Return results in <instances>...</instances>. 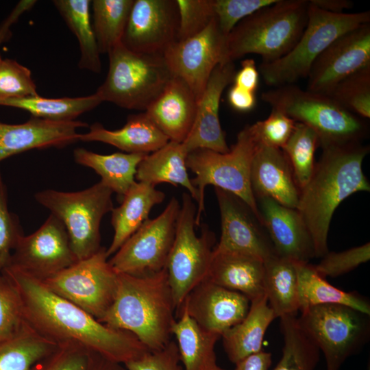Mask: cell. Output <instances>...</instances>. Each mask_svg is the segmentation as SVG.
I'll return each mask as SVG.
<instances>
[{"label":"cell","instance_id":"6da1fadb","mask_svg":"<svg viewBox=\"0 0 370 370\" xmlns=\"http://www.w3.org/2000/svg\"><path fill=\"white\" fill-rule=\"evenodd\" d=\"M2 274L17 292L27 323L58 345L75 344L122 364L150 351L132 333L99 322L42 282L10 266Z\"/></svg>","mask_w":370,"mask_h":370},{"label":"cell","instance_id":"7a4b0ae2","mask_svg":"<svg viewBox=\"0 0 370 370\" xmlns=\"http://www.w3.org/2000/svg\"><path fill=\"white\" fill-rule=\"evenodd\" d=\"M358 142L322 147L310 179L300 190L296 210L310 234L315 258L329 251L328 236L332 215L339 204L354 193L369 191L362 171L369 153Z\"/></svg>","mask_w":370,"mask_h":370},{"label":"cell","instance_id":"3957f363","mask_svg":"<svg viewBox=\"0 0 370 370\" xmlns=\"http://www.w3.org/2000/svg\"><path fill=\"white\" fill-rule=\"evenodd\" d=\"M175 306L166 268L151 274L118 273L114 302L99 322L134 334L149 350L171 341Z\"/></svg>","mask_w":370,"mask_h":370},{"label":"cell","instance_id":"277c9868","mask_svg":"<svg viewBox=\"0 0 370 370\" xmlns=\"http://www.w3.org/2000/svg\"><path fill=\"white\" fill-rule=\"evenodd\" d=\"M308 0H277L240 21L227 38V58L234 62L247 54L273 62L289 52L308 22Z\"/></svg>","mask_w":370,"mask_h":370},{"label":"cell","instance_id":"5b68a950","mask_svg":"<svg viewBox=\"0 0 370 370\" xmlns=\"http://www.w3.org/2000/svg\"><path fill=\"white\" fill-rule=\"evenodd\" d=\"M258 146L249 125L237 135L236 143L225 153L197 149L188 153L186 166L195 176L192 184L197 189L196 225H199L204 212V194L207 186L213 185L243 200L262 223L256 199L250 182L252 160Z\"/></svg>","mask_w":370,"mask_h":370},{"label":"cell","instance_id":"8992f818","mask_svg":"<svg viewBox=\"0 0 370 370\" xmlns=\"http://www.w3.org/2000/svg\"><path fill=\"white\" fill-rule=\"evenodd\" d=\"M271 109L279 110L295 122L304 124L318 135L321 147L358 142L365 125L330 97L294 84L275 87L262 93Z\"/></svg>","mask_w":370,"mask_h":370},{"label":"cell","instance_id":"52a82bcc","mask_svg":"<svg viewBox=\"0 0 370 370\" xmlns=\"http://www.w3.org/2000/svg\"><path fill=\"white\" fill-rule=\"evenodd\" d=\"M369 22V11L334 14L309 3L308 22L295 45L282 58L262 62L259 73L266 84L273 88L294 84L308 77L317 58L336 38Z\"/></svg>","mask_w":370,"mask_h":370},{"label":"cell","instance_id":"ba28073f","mask_svg":"<svg viewBox=\"0 0 370 370\" xmlns=\"http://www.w3.org/2000/svg\"><path fill=\"white\" fill-rule=\"evenodd\" d=\"M108 56L107 76L95 92L103 102L145 111L173 77L163 55L135 52L120 43Z\"/></svg>","mask_w":370,"mask_h":370},{"label":"cell","instance_id":"9c48e42d","mask_svg":"<svg viewBox=\"0 0 370 370\" xmlns=\"http://www.w3.org/2000/svg\"><path fill=\"white\" fill-rule=\"evenodd\" d=\"M113 192L101 181L77 192L51 189L35 194L37 202L47 208L63 223L77 260L101 249L100 224L113 207Z\"/></svg>","mask_w":370,"mask_h":370},{"label":"cell","instance_id":"30bf717a","mask_svg":"<svg viewBox=\"0 0 370 370\" xmlns=\"http://www.w3.org/2000/svg\"><path fill=\"white\" fill-rule=\"evenodd\" d=\"M298 323L325 356L327 370H339L370 336L369 315L346 306L323 304L301 310Z\"/></svg>","mask_w":370,"mask_h":370},{"label":"cell","instance_id":"8fae6325","mask_svg":"<svg viewBox=\"0 0 370 370\" xmlns=\"http://www.w3.org/2000/svg\"><path fill=\"white\" fill-rule=\"evenodd\" d=\"M196 213L195 201L188 193H183L175 238L165 267L176 311L188 294L206 279L214 247L215 235L207 225H203L201 234L197 235Z\"/></svg>","mask_w":370,"mask_h":370},{"label":"cell","instance_id":"7c38bea8","mask_svg":"<svg viewBox=\"0 0 370 370\" xmlns=\"http://www.w3.org/2000/svg\"><path fill=\"white\" fill-rule=\"evenodd\" d=\"M108 258L101 247L42 283L99 321L112 305L118 287V273Z\"/></svg>","mask_w":370,"mask_h":370},{"label":"cell","instance_id":"4fadbf2b","mask_svg":"<svg viewBox=\"0 0 370 370\" xmlns=\"http://www.w3.org/2000/svg\"><path fill=\"white\" fill-rule=\"evenodd\" d=\"M181 204L173 197L164 210L143 224L108 260L117 273L145 275L166 267Z\"/></svg>","mask_w":370,"mask_h":370},{"label":"cell","instance_id":"5bb4252c","mask_svg":"<svg viewBox=\"0 0 370 370\" xmlns=\"http://www.w3.org/2000/svg\"><path fill=\"white\" fill-rule=\"evenodd\" d=\"M227 38L214 18L202 32L176 41L163 54L172 75L188 84L197 102L215 67L228 62Z\"/></svg>","mask_w":370,"mask_h":370},{"label":"cell","instance_id":"9a60e30c","mask_svg":"<svg viewBox=\"0 0 370 370\" xmlns=\"http://www.w3.org/2000/svg\"><path fill=\"white\" fill-rule=\"evenodd\" d=\"M77 261L65 227L51 214L36 232L20 237L9 266L42 282Z\"/></svg>","mask_w":370,"mask_h":370},{"label":"cell","instance_id":"2e32d148","mask_svg":"<svg viewBox=\"0 0 370 370\" xmlns=\"http://www.w3.org/2000/svg\"><path fill=\"white\" fill-rule=\"evenodd\" d=\"M175 0H134L121 43L143 53L163 55L177 40Z\"/></svg>","mask_w":370,"mask_h":370},{"label":"cell","instance_id":"e0dca14e","mask_svg":"<svg viewBox=\"0 0 370 370\" xmlns=\"http://www.w3.org/2000/svg\"><path fill=\"white\" fill-rule=\"evenodd\" d=\"M370 66V24L339 36L317 58L308 75V90L328 95L351 74Z\"/></svg>","mask_w":370,"mask_h":370},{"label":"cell","instance_id":"ac0fdd59","mask_svg":"<svg viewBox=\"0 0 370 370\" xmlns=\"http://www.w3.org/2000/svg\"><path fill=\"white\" fill-rule=\"evenodd\" d=\"M214 192L221 214V234L214 251L249 254L263 261L275 255L264 225L251 208L227 191L214 188Z\"/></svg>","mask_w":370,"mask_h":370},{"label":"cell","instance_id":"d6986e66","mask_svg":"<svg viewBox=\"0 0 370 370\" xmlns=\"http://www.w3.org/2000/svg\"><path fill=\"white\" fill-rule=\"evenodd\" d=\"M249 306L245 295L206 279L188 294L179 309H184L204 330L221 336L245 317Z\"/></svg>","mask_w":370,"mask_h":370},{"label":"cell","instance_id":"ffe728a7","mask_svg":"<svg viewBox=\"0 0 370 370\" xmlns=\"http://www.w3.org/2000/svg\"><path fill=\"white\" fill-rule=\"evenodd\" d=\"M235 73V65L231 61L218 64L212 71L197 102L191 130L182 143L188 153L201 149L219 153L229 151L219 112L221 95L227 86L233 81Z\"/></svg>","mask_w":370,"mask_h":370},{"label":"cell","instance_id":"44dd1931","mask_svg":"<svg viewBox=\"0 0 370 370\" xmlns=\"http://www.w3.org/2000/svg\"><path fill=\"white\" fill-rule=\"evenodd\" d=\"M263 225L278 256L308 262L314 257L312 241L299 212L269 197L256 199Z\"/></svg>","mask_w":370,"mask_h":370},{"label":"cell","instance_id":"7402d4cb","mask_svg":"<svg viewBox=\"0 0 370 370\" xmlns=\"http://www.w3.org/2000/svg\"><path fill=\"white\" fill-rule=\"evenodd\" d=\"M88 126L79 121H53L32 116L27 122H0V162L33 149L61 147L78 140L77 129Z\"/></svg>","mask_w":370,"mask_h":370},{"label":"cell","instance_id":"603a6c76","mask_svg":"<svg viewBox=\"0 0 370 370\" xmlns=\"http://www.w3.org/2000/svg\"><path fill=\"white\" fill-rule=\"evenodd\" d=\"M250 182L256 199L269 197L297 208L300 190L282 149L258 144L251 165Z\"/></svg>","mask_w":370,"mask_h":370},{"label":"cell","instance_id":"cb8c5ba5","mask_svg":"<svg viewBox=\"0 0 370 370\" xmlns=\"http://www.w3.org/2000/svg\"><path fill=\"white\" fill-rule=\"evenodd\" d=\"M197 108L192 90L183 79L173 76L145 112L169 141L182 143L191 130Z\"/></svg>","mask_w":370,"mask_h":370},{"label":"cell","instance_id":"d4e9b609","mask_svg":"<svg viewBox=\"0 0 370 370\" xmlns=\"http://www.w3.org/2000/svg\"><path fill=\"white\" fill-rule=\"evenodd\" d=\"M77 139L101 142L126 153L143 154H149L169 141L145 112L129 116L125 125L118 130H110L95 123L88 132L79 134Z\"/></svg>","mask_w":370,"mask_h":370},{"label":"cell","instance_id":"484cf974","mask_svg":"<svg viewBox=\"0 0 370 370\" xmlns=\"http://www.w3.org/2000/svg\"><path fill=\"white\" fill-rule=\"evenodd\" d=\"M264 261L256 256L215 251L206 280L245 295L250 301L264 295Z\"/></svg>","mask_w":370,"mask_h":370},{"label":"cell","instance_id":"4316f807","mask_svg":"<svg viewBox=\"0 0 370 370\" xmlns=\"http://www.w3.org/2000/svg\"><path fill=\"white\" fill-rule=\"evenodd\" d=\"M165 194L152 185L136 182L112 209L111 224L114 229L112 243L106 249L108 257L121 246L149 219L151 210L162 203Z\"/></svg>","mask_w":370,"mask_h":370},{"label":"cell","instance_id":"83f0119b","mask_svg":"<svg viewBox=\"0 0 370 370\" xmlns=\"http://www.w3.org/2000/svg\"><path fill=\"white\" fill-rule=\"evenodd\" d=\"M276 318L265 295L250 301L245 317L221 336L225 352L230 362L236 364L245 357L262 350L265 332Z\"/></svg>","mask_w":370,"mask_h":370},{"label":"cell","instance_id":"f1b7e54d","mask_svg":"<svg viewBox=\"0 0 370 370\" xmlns=\"http://www.w3.org/2000/svg\"><path fill=\"white\" fill-rule=\"evenodd\" d=\"M187 155L182 143L169 141L159 149L145 156L137 167L136 179L137 182L153 186L161 183H169L174 186L180 185L188 191L197 204L199 193L188 174Z\"/></svg>","mask_w":370,"mask_h":370},{"label":"cell","instance_id":"f546056e","mask_svg":"<svg viewBox=\"0 0 370 370\" xmlns=\"http://www.w3.org/2000/svg\"><path fill=\"white\" fill-rule=\"evenodd\" d=\"M172 334L177 345L184 370H225L217 362L215 344L221 335L200 328L180 308L176 312Z\"/></svg>","mask_w":370,"mask_h":370},{"label":"cell","instance_id":"4dcf8cb0","mask_svg":"<svg viewBox=\"0 0 370 370\" xmlns=\"http://www.w3.org/2000/svg\"><path fill=\"white\" fill-rule=\"evenodd\" d=\"M263 287L277 318L297 316L300 306L295 261L276 254L264 260Z\"/></svg>","mask_w":370,"mask_h":370},{"label":"cell","instance_id":"1f68e13d","mask_svg":"<svg viewBox=\"0 0 370 370\" xmlns=\"http://www.w3.org/2000/svg\"><path fill=\"white\" fill-rule=\"evenodd\" d=\"M299 310L323 304L346 306L370 315V304L356 292H346L328 282L308 262H295Z\"/></svg>","mask_w":370,"mask_h":370},{"label":"cell","instance_id":"d6a6232c","mask_svg":"<svg viewBox=\"0 0 370 370\" xmlns=\"http://www.w3.org/2000/svg\"><path fill=\"white\" fill-rule=\"evenodd\" d=\"M147 154L116 152L99 154L84 148L73 151L75 161L93 169L113 193L121 199L136 182V173L140 161Z\"/></svg>","mask_w":370,"mask_h":370},{"label":"cell","instance_id":"836d02e7","mask_svg":"<svg viewBox=\"0 0 370 370\" xmlns=\"http://www.w3.org/2000/svg\"><path fill=\"white\" fill-rule=\"evenodd\" d=\"M67 26L75 35L80 50L79 67L99 73L101 70L100 52L90 21L89 0L53 1Z\"/></svg>","mask_w":370,"mask_h":370},{"label":"cell","instance_id":"e575fe53","mask_svg":"<svg viewBox=\"0 0 370 370\" xmlns=\"http://www.w3.org/2000/svg\"><path fill=\"white\" fill-rule=\"evenodd\" d=\"M102 102L97 93L78 97L45 98L38 95L0 99V106L20 108L29 112L32 116L53 121H75L77 116Z\"/></svg>","mask_w":370,"mask_h":370},{"label":"cell","instance_id":"d590c367","mask_svg":"<svg viewBox=\"0 0 370 370\" xmlns=\"http://www.w3.org/2000/svg\"><path fill=\"white\" fill-rule=\"evenodd\" d=\"M58 347L26 322L16 336L0 344V370H32Z\"/></svg>","mask_w":370,"mask_h":370},{"label":"cell","instance_id":"8d00e7d4","mask_svg":"<svg viewBox=\"0 0 370 370\" xmlns=\"http://www.w3.org/2000/svg\"><path fill=\"white\" fill-rule=\"evenodd\" d=\"M134 0H94L92 27L100 53L121 43Z\"/></svg>","mask_w":370,"mask_h":370},{"label":"cell","instance_id":"74e56055","mask_svg":"<svg viewBox=\"0 0 370 370\" xmlns=\"http://www.w3.org/2000/svg\"><path fill=\"white\" fill-rule=\"evenodd\" d=\"M282 355L273 370H315L320 351L300 328L297 316L280 318Z\"/></svg>","mask_w":370,"mask_h":370},{"label":"cell","instance_id":"f35d334b","mask_svg":"<svg viewBox=\"0 0 370 370\" xmlns=\"http://www.w3.org/2000/svg\"><path fill=\"white\" fill-rule=\"evenodd\" d=\"M318 146L317 134L308 126L296 122L292 134L282 148L299 190L306 185L312 176L315 166L314 153Z\"/></svg>","mask_w":370,"mask_h":370},{"label":"cell","instance_id":"ab89813d","mask_svg":"<svg viewBox=\"0 0 370 370\" xmlns=\"http://www.w3.org/2000/svg\"><path fill=\"white\" fill-rule=\"evenodd\" d=\"M358 117H370V66L347 76L328 95Z\"/></svg>","mask_w":370,"mask_h":370},{"label":"cell","instance_id":"60d3db41","mask_svg":"<svg viewBox=\"0 0 370 370\" xmlns=\"http://www.w3.org/2000/svg\"><path fill=\"white\" fill-rule=\"evenodd\" d=\"M179 26L177 40H183L202 32L214 18V0H175Z\"/></svg>","mask_w":370,"mask_h":370},{"label":"cell","instance_id":"b9f144b4","mask_svg":"<svg viewBox=\"0 0 370 370\" xmlns=\"http://www.w3.org/2000/svg\"><path fill=\"white\" fill-rule=\"evenodd\" d=\"M25 323L18 295L2 274L0 275V344L16 336Z\"/></svg>","mask_w":370,"mask_h":370},{"label":"cell","instance_id":"7bdbcfd3","mask_svg":"<svg viewBox=\"0 0 370 370\" xmlns=\"http://www.w3.org/2000/svg\"><path fill=\"white\" fill-rule=\"evenodd\" d=\"M36 95L30 70L14 60L3 59L0 64V99Z\"/></svg>","mask_w":370,"mask_h":370},{"label":"cell","instance_id":"ee69618b","mask_svg":"<svg viewBox=\"0 0 370 370\" xmlns=\"http://www.w3.org/2000/svg\"><path fill=\"white\" fill-rule=\"evenodd\" d=\"M296 122L283 112L271 109L267 118L249 125L258 144L282 149L292 134Z\"/></svg>","mask_w":370,"mask_h":370},{"label":"cell","instance_id":"f6af8a7d","mask_svg":"<svg viewBox=\"0 0 370 370\" xmlns=\"http://www.w3.org/2000/svg\"><path fill=\"white\" fill-rule=\"evenodd\" d=\"M22 235L18 218L8 208L7 188L0 173V275L9 266L12 252Z\"/></svg>","mask_w":370,"mask_h":370},{"label":"cell","instance_id":"bcb514c9","mask_svg":"<svg viewBox=\"0 0 370 370\" xmlns=\"http://www.w3.org/2000/svg\"><path fill=\"white\" fill-rule=\"evenodd\" d=\"M370 259V245L355 247L340 252H328L317 265V273L323 278L338 277L350 272Z\"/></svg>","mask_w":370,"mask_h":370},{"label":"cell","instance_id":"7dc6e473","mask_svg":"<svg viewBox=\"0 0 370 370\" xmlns=\"http://www.w3.org/2000/svg\"><path fill=\"white\" fill-rule=\"evenodd\" d=\"M277 0H214V18L222 32L228 36L242 20Z\"/></svg>","mask_w":370,"mask_h":370},{"label":"cell","instance_id":"c3c4849f","mask_svg":"<svg viewBox=\"0 0 370 370\" xmlns=\"http://www.w3.org/2000/svg\"><path fill=\"white\" fill-rule=\"evenodd\" d=\"M89 352L75 344L60 345L55 351L38 362L32 370H86Z\"/></svg>","mask_w":370,"mask_h":370},{"label":"cell","instance_id":"681fc988","mask_svg":"<svg viewBox=\"0 0 370 370\" xmlns=\"http://www.w3.org/2000/svg\"><path fill=\"white\" fill-rule=\"evenodd\" d=\"M123 365L127 370H184L177 343L172 340L164 348L148 351Z\"/></svg>","mask_w":370,"mask_h":370},{"label":"cell","instance_id":"f907efd6","mask_svg":"<svg viewBox=\"0 0 370 370\" xmlns=\"http://www.w3.org/2000/svg\"><path fill=\"white\" fill-rule=\"evenodd\" d=\"M259 71L253 59L247 58L241 62V67L234 77V85L255 93L258 87Z\"/></svg>","mask_w":370,"mask_h":370},{"label":"cell","instance_id":"816d5d0a","mask_svg":"<svg viewBox=\"0 0 370 370\" xmlns=\"http://www.w3.org/2000/svg\"><path fill=\"white\" fill-rule=\"evenodd\" d=\"M231 107L238 112L251 111L256 106L255 93L233 85L227 95Z\"/></svg>","mask_w":370,"mask_h":370},{"label":"cell","instance_id":"f5cc1de1","mask_svg":"<svg viewBox=\"0 0 370 370\" xmlns=\"http://www.w3.org/2000/svg\"><path fill=\"white\" fill-rule=\"evenodd\" d=\"M271 363V354L261 350L236 362L234 370H268Z\"/></svg>","mask_w":370,"mask_h":370},{"label":"cell","instance_id":"db71d44e","mask_svg":"<svg viewBox=\"0 0 370 370\" xmlns=\"http://www.w3.org/2000/svg\"><path fill=\"white\" fill-rule=\"evenodd\" d=\"M86 370H127L122 363L112 360L97 353L90 352Z\"/></svg>","mask_w":370,"mask_h":370},{"label":"cell","instance_id":"11a10c76","mask_svg":"<svg viewBox=\"0 0 370 370\" xmlns=\"http://www.w3.org/2000/svg\"><path fill=\"white\" fill-rule=\"evenodd\" d=\"M310 4L323 11L341 14L350 9L354 3L349 0H308Z\"/></svg>","mask_w":370,"mask_h":370},{"label":"cell","instance_id":"9f6ffc18","mask_svg":"<svg viewBox=\"0 0 370 370\" xmlns=\"http://www.w3.org/2000/svg\"><path fill=\"white\" fill-rule=\"evenodd\" d=\"M2 60H3V59H2L1 56V54H0V64H1Z\"/></svg>","mask_w":370,"mask_h":370}]
</instances>
